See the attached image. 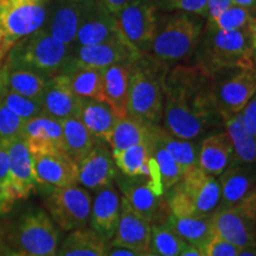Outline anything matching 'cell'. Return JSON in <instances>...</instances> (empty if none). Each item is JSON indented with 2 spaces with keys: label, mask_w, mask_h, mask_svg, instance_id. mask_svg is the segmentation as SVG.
I'll list each match as a JSON object with an SVG mask.
<instances>
[{
  "label": "cell",
  "mask_w": 256,
  "mask_h": 256,
  "mask_svg": "<svg viewBox=\"0 0 256 256\" xmlns=\"http://www.w3.org/2000/svg\"><path fill=\"white\" fill-rule=\"evenodd\" d=\"M215 75L200 64L177 66L166 74L164 128L184 140H196L222 124L216 98Z\"/></svg>",
  "instance_id": "1"
},
{
  "label": "cell",
  "mask_w": 256,
  "mask_h": 256,
  "mask_svg": "<svg viewBox=\"0 0 256 256\" xmlns=\"http://www.w3.org/2000/svg\"><path fill=\"white\" fill-rule=\"evenodd\" d=\"M197 48V64L212 75L256 66V57L248 28L223 31L206 24Z\"/></svg>",
  "instance_id": "2"
},
{
  "label": "cell",
  "mask_w": 256,
  "mask_h": 256,
  "mask_svg": "<svg viewBox=\"0 0 256 256\" xmlns=\"http://www.w3.org/2000/svg\"><path fill=\"white\" fill-rule=\"evenodd\" d=\"M165 62L145 54L130 68L128 116L148 124H160L164 110Z\"/></svg>",
  "instance_id": "3"
},
{
  "label": "cell",
  "mask_w": 256,
  "mask_h": 256,
  "mask_svg": "<svg viewBox=\"0 0 256 256\" xmlns=\"http://www.w3.org/2000/svg\"><path fill=\"white\" fill-rule=\"evenodd\" d=\"M72 49V46L56 40L46 28H40L11 48L4 66L8 70H28L50 78L62 72Z\"/></svg>",
  "instance_id": "4"
},
{
  "label": "cell",
  "mask_w": 256,
  "mask_h": 256,
  "mask_svg": "<svg viewBox=\"0 0 256 256\" xmlns=\"http://www.w3.org/2000/svg\"><path fill=\"white\" fill-rule=\"evenodd\" d=\"M203 22L200 16L177 12L158 28L151 51L162 62H178L190 57L203 36Z\"/></svg>",
  "instance_id": "5"
},
{
  "label": "cell",
  "mask_w": 256,
  "mask_h": 256,
  "mask_svg": "<svg viewBox=\"0 0 256 256\" xmlns=\"http://www.w3.org/2000/svg\"><path fill=\"white\" fill-rule=\"evenodd\" d=\"M92 198L78 185L54 188L46 200L51 218L64 232L86 228L89 223Z\"/></svg>",
  "instance_id": "6"
},
{
  "label": "cell",
  "mask_w": 256,
  "mask_h": 256,
  "mask_svg": "<svg viewBox=\"0 0 256 256\" xmlns=\"http://www.w3.org/2000/svg\"><path fill=\"white\" fill-rule=\"evenodd\" d=\"M58 241V232L46 211L34 209L24 214L16 232L19 250L30 256H55Z\"/></svg>",
  "instance_id": "7"
},
{
  "label": "cell",
  "mask_w": 256,
  "mask_h": 256,
  "mask_svg": "<svg viewBox=\"0 0 256 256\" xmlns=\"http://www.w3.org/2000/svg\"><path fill=\"white\" fill-rule=\"evenodd\" d=\"M115 180L121 192V200L151 224L158 223L160 217H164V211L168 212L165 200L166 191L153 184L147 177L118 174Z\"/></svg>",
  "instance_id": "8"
},
{
  "label": "cell",
  "mask_w": 256,
  "mask_h": 256,
  "mask_svg": "<svg viewBox=\"0 0 256 256\" xmlns=\"http://www.w3.org/2000/svg\"><path fill=\"white\" fill-rule=\"evenodd\" d=\"M142 55V51L124 37L95 46H72L66 66L104 70L116 64L132 66Z\"/></svg>",
  "instance_id": "9"
},
{
  "label": "cell",
  "mask_w": 256,
  "mask_h": 256,
  "mask_svg": "<svg viewBox=\"0 0 256 256\" xmlns=\"http://www.w3.org/2000/svg\"><path fill=\"white\" fill-rule=\"evenodd\" d=\"M38 185L34 156L22 136L8 144V177L2 182L6 202L12 206L36 190Z\"/></svg>",
  "instance_id": "10"
},
{
  "label": "cell",
  "mask_w": 256,
  "mask_h": 256,
  "mask_svg": "<svg viewBox=\"0 0 256 256\" xmlns=\"http://www.w3.org/2000/svg\"><path fill=\"white\" fill-rule=\"evenodd\" d=\"M124 36L142 54L151 51L159 23L156 6L148 0H136L115 14Z\"/></svg>",
  "instance_id": "11"
},
{
  "label": "cell",
  "mask_w": 256,
  "mask_h": 256,
  "mask_svg": "<svg viewBox=\"0 0 256 256\" xmlns=\"http://www.w3.org/2000/svg\"><path fill=\"white\" fill-rule=\"evenodd\" d=\"M46 18L48 12L43 2L16 4L10 0H0V28L14 44L43 28Z\"/></svg>",
  "instance_id": "12"
},
{
  "label": "cell",
  "mask_w": 256,
  "mask_h": 256,
  "mask_svg": "<svg viewBox=\"0 0 256 256\" xmlns=\"http://www.w3.org/2000/svg\"><path fill=\"white\" fill-rule=\"evenodd\" d=\"M116 18L98 0H90L72 46H87L124 38Z\"/></svg>",
  "instance_id": "13"
},
{
  "label": "cell",
  "mask_w": 256,
  "mask_h": 256,
  "mask_svg": "<svg viewBox=\"0 0 256 256\" xmlns=\"http://www.w3.org/2000/svg\"><path fill=\"white\" fill-rule=\"evenodd\" d=\"M82 100L69 87L66 76L58 74L48 80L42 92V114L58 121L78 118Z\"/></svg>",
  "instance_id": "14"
},
{
  "label": "cell",
  "mask_w": 256,
  "mask_h": 256,
  "mask_svg": "<svg viewBox=\"0 0 256 256\" xmlns=\"http://www.w3.org/2000/svg\"><path fill=\"white\" fill-rule=\"evenodd\" d=\"M78 184L89 190L101 188L113 185L118 176L112 152L108 151L104 142H98L94 148L78 162Z\"/></svg>",
  "instance_id": "15"
},
{
  "label": "cell",
  "mask_w": 256,
  "mask_h": 256,
  "mask_svg": "<svg viewBox=\"0 0 256 256\" xmlns=\"http://www.w3.org/2000/svg\"><path fill=\"white\" fill-rule=\"evenodd\" d=\"M34 156L38 184L66 188L78 184V165L64 151H52Z\"/></svg>",
  "instance_id": "16"
},
{
  "label": "cell",
  "mask_w": 256,
  "mask_h": 256,
  "mask_svg": "<svg viewBox=\"0 0 256 256\" xmlns=\"http://www.w3.org/2000/svg\"><path fill=\"white\" fill-rule=\"evenodd\" d=\"M89 2L90 0H57L43 28L56 40L72 46Z\"/></svg>",
  "instance_id": "17"
},
{
  "label": "cell",
  "mask_w": 256,
  "mask_h": 256,
  "mask_svg": "<svg viewBox=\"0 0 256 256\" xmlns=\"http://www.w3.org/2000/svg\"><path fill=\"white\" fill-rule=\"evenodd\" d=\"M151 243V223L121 200V211L110 247L127 248L138 252H146Z\"/></svg>",
  "instance_id": "18"
},
{
  "label": "cell",
  "mask_w": 256,
  "mask_h": 256,
  "mask_svg": "<svg viewBox=\"0 0 256 256\" xmlns=\"http://www.w3.org/2000/svg\"><path fill=\"white\" fill-rule=\"evenodd\" d=\"M112 156L121 174L127 177H147L153 184L165 190L158 164L153 158L151 142L130 146L122 151H112Z\"/></svg>",
  "instance_id": "19"
},
{
  "label": "cell",
  "mask_w": 256,
  "mask_h": 256,
  "mask_svg": "<svg viewBox=\"0 0 256 256\" xmlns=\"http://www.w3.org/2000/svg\"><path fill=\"white\" fill-rule=\"evenodd\" d=\"M256 94V66L236 70L232 78L216 89L220 110L226 113H242L248 102Z\"/></svg>",
  "instance_id": "20"
},
{
  "label": "cell",
  "mask_w": 256,
  "mask_h": 256,
  "mask_svg": "<svg viewBox=\"0 0 256 256\" xmlns=\"http://www.w3.org/2000/svg\"><path fill=\"white\" fill-rule=\"evenodd\" d=\"M121 211V197L113 185L101 188L92 198L90 223L92 230L104 241L110 243L113 238Z\"/></svg>",
  "instance_id": "21"
},
{
  "label": "cell",
  "mask_w": 256,
  "mask_h": 256,
  "mask_svg": "<svg viewBox=\"0 0 256 256\" xmlns=\"http://www.w3.org/2000/svg\"><path fill=\"white\" fill-rule=\"evenodd\" d=\"M22 138L32 156L63 150V130L60 121L46 115H38L24 124Z\"/></svg>",
  "instance_id": "22"
},
{
  "label": "cell",
  "mask_w": 256,
  "mask_h": 256,
  "mask_svg": "<svg viewBox=\"0 0 256 256\" xmlns=\"http://www.w3.org/2000/svg\"><path fill=\"white\" fill-rule=\"evenodd\" d=\"M180 184L190 197L198 216L211 215L218 209L220 188L216 177L197 168L185 174Z\"/></svg>",
  "instance_id": "23"
},
{
  "label": "cell",
  "mask_w": 256,
  "mask_h": 256,
  "mask_svg": "<svg viewBox=\"0 0 256 256\" xmlns=\"http://www.w3.org/2000/svg\"><path fill=\"white\" fill-rule=\"evenodd\" d=\"M217 179L220 188L218 209L235 208L256 186V164L232 162Z\"/></svg>",
  "instance_id": "24"
},
{
  "label": "cell",
  "mask_w": 256,
  "mask_h": 256,
  "mask_svg": "<svg viewBox=\"0 0 256 256\" xmlns=\"http://www.w3.org/2000/svg\"><path fill=\"white\" fill-rule=\"evenodd\" d=\"M210 218L212 238L232 243L240 249L256 247V240L248 223L236 208L217 209Z\"/></svg>",
  "instance_id": "25"
},
{
  "label": "cell",
  "mask_w": 256,
  "mask_h": 256,
  "mask_svg": "<svg viewBox=\"0 0 256 256\" xmlns=\"http://www.w3.org/2000/svg\"><path fill=\"white\" fill-rule=\"evenodd\" d=\"M232 144L226 132L210 134L200 147L198 168L217 178L232 164Z\"/></svg>",
  "instance_id": "26"
},
{
  "label": "cell",
  "mask_w": 256,
  "mask_h": 256,
  "mask_svg": "<svg viewBox=\"0 0 256 256\" xmlns=\"http://www.w3.org/2000/svg\"><path fill=\"white\" fill-rule=\"evenodd\" d=\"M223 126L232 144V162L256 164V138L246 126L242 113L232 114L220 110Z\"/></svg>",
  "instance_id": "27"
},
{
  "label": "cell",
  "mask_w": 256,
  "mask_h": 256,
  "mask_svg": "<svg viewBox=\"0 0 256 256\" xmlns=\"http://www.w3.org/2000/svg\"><path fill=\"white\" fill-rule=\"evenodd\" d=\"M130 68L127 64H116L102 70L104 98L110 106L119 119L128 116V89H130Z\"/></svg>",
  "instance_id": "28"
},
{
  "label": "cell",
  "mask_w": 256,
  "mask_h": 256,
  "mask_svg": "<svg viewBox=\"0 0 256 256\" xmlns=\"http://www.w3.org/2000/svg\"><path fill=\"white\" fill-rule=\"evenodd\" d=\"M151 136L174 156L180 168L183 176L198 168L200 147L192 140H184L168 133L160 124H152Z\"/></svg>",
  "instance_id": "29"
},
{
  "label": "cell",
  "mask_w": 256,
  "mask_h": 256,
  "mask_svg": "<svg viewBox=\"0 0 256 256\" xmlns=\"http://www.w3.org/2000/svg\"><path fill=\"white\" fill-rule=\"evenodd\" d=\"M210 216L211 215L177 217L168 212L165 220L162 223L168 226L188 244L203 250L208 242L212 238Z\"/></svg>",
  "instance_id": "30"
},
{
  "label": "cell",
  "mask_w": 256,
  "mask_h": 256,
  "mask_svg": "<svg viewBox=\"0 0 256 256\" xmlns=\"http://www.w3.org/2000/svg\"><path fill=\"white\" fill-rule=\"evenodd\" d=\"M78 119L96 139L107 142L119 118L106 102L83 98Z\"/></svg>",
  "instance_id": "31"
},
{
  "label": "cell",
  "mask_w": 256,
  "mask_h": 256,
  "mask_svg": "<svg viewBox=\"0 0 256 256\" xmlns=\"http://www.w3.org/2000/svg\"><path fill=\"white\" fill-rule=\"evenodd\" d=\"M110 247L94 230L76 229L64 240L55 256H108Z\"/></svg>",
  "instance_id": "32"
},
{
  "label": "cell",
  "mask_w": 256,
  "mask_h": 256,
  "mask_svg": "<svg viewBox=\"0 0 256 256\" xmlns=\"http://www.w3.org/2000/svg\"><path fill=\"white\" fill-rule=\"evenodd\" d=\"M63 150L76 164L94 148L98 139L89 132L78 118L62 120Z\"/></svg>",
  "instance_id": "33"
},
{
  "label": "cell",
  "mask_w": 256,
  "mask_h": 256,
  "mask_svg": "<svg viewBox=\"0 0 256 256\" xmlns=\"http://www.w3.org/2000/svg\"><path fill=\"white\" fill-rule=\"evenodd\" d=\"M60 74L66 76L69 87L80 98L104 102L102 70L66 66Z\"/></svg>",
  "instance_id": "34"
},
{
  "label": "cell",
  "mask_w": 256,
  "mask_h": 256,
  "mask_svg": "<svg viewBox=\"0 0 256 256\" xmlns=\"http://www.w3.org/2000/svg\"><path fill=\"white\" fill-rule=\"evenodd\" d=\"M152 124L126 116L118 120L112 130L107 144H110L112 151H122L128 147L151 142Z\"/></svg>",
  "instance_id": "35"
},
{
  "label": "cell",
  "mask_w": 256,
  "mask_h": 256,
  "mask_svg": "<svg viewBox=\"0 0 256 256\" xmlns=\"http://www.w3.org/2000/svg\"><path fill=\"white\" fill-rule=\"evenodd\" d=\"M46 81L48 78L28 70H8V88L10 92H14L16 94L40 101Z\"/></svg>",
  "instance_id": "36"
},
{
  "label": "cell",
  "mask_w": 256,
  "mask_h": 256,
  "mask_svg": "<svg viewBox=\"0 0 256 256\" xmlns=\"http://www.w3.org/2000/svg\"><path fill=\"white\" fill-rule=\"evenodd\" d=\"M186 247L188 243L164 223L151 224L150 250L159 256H179Z\"/></svg>",
  "instance_id": "37"
},
{
  "label": "cell",
  "mask_w": 256,
  "mask_h": 256,
  "mask_svg": "<svg viewBox=\"0 0 256 256\" xmlns=\"http://www.w3.org/2000/svg\"><path fill=\"white\" fill-rule=\"evenodd\" d=\"M151 146H152V154L158 164L160 176H162V184H164L165 190L174 186L179 183L183 178V172L177 164L174 156L166 151V150L158 142H154L151 136Z\"/></svg>",
  "instance_id": "38"
},
{
  "label": "cell",
  "mask_w": 256,
  "mask_h": 256,
  "mask_svg": "<svg viewBox=\"0 0 256 256\" xmlns=\"http://www.w3.org/2000/svg\"><path fill=\"white\" fill-rule=\"evenodd\" d=\"M252 10L242 8V6L232 5L226 11H223L215 20H208L206 24H210L217 30L234 31L247 28L252 20Z\"/></svg>",
  "instance_id": "39"
},
{
  "label": "cell",
  "mask_w": 256,
  "mask_h": 256,
  "mask_svg": "<svg viewBox=\"0 0 256 256\" xmlns=\"http://www.w3.org/2000/svg\"><path fill=\"white\" fill-rule=\"evenodd\" d=\"M2 102L10 110L20 118L24 122L42 114V104L40 100L25 98V96L16 94L14 92H10L8 89Z\"/></svg>",
  "instance_id": "40"
},
{
  "label": "cell",
  "mask_w": 256,
  "mask_h": 256,
  "mask_svg": "<svg viewBox=\"0 0 256 256\" xmlns=\"http://www.w3.org/2000/svg\"><path fill=\"white\" fill-rule=\"evenodd\" d=\"M24 121L0 101V145H8L22 136Z\"/></svg>",
  "instance_id": "41"
},
{
  "label": "cell",
  "mask_w": 256,
  "mask_h": 256,
  "mask_svg": "<svg viewBox=\"0 0 256 256\" xmlns=\"http://www.w3.org/2000/svg\"><path fill=\"white\" fill-rule=\"evenodd\" d=\"M235 208L244 217L256 240V186Z\"/></svg>",
  "instance_id": "42"
},
{
  "label": "cell",
  "mask_w": 256,
  "mask_h": 256,
  "mask_svg": "<svg viewBox=\"0 0 256 256\" xmlns=\"http://www.w3.org/2000/svg\"><path fill=\"white\" fill-rule=\"evenodd\" d=\"M241 249L223 240L212 238L203 248V256H238Z\"/></svg>",
  "instance_id": "43"
},
{
  "label": "cell",
  "mask_w": 256,
  "mask_h": 256,
  "mask_svg": "<svg viewBox=\"0 0 256 256\" xmlns=\"http://www.w3.org/2000/svg\"><path fill=\"white\" fill-rule=\"evenodd\" d=\"M166 6L170 10H178L180 12L206 17L208 0H171L166 2Z\"/></svg>",
  "instance_id": "44"
},
{
  "label": "cell",
  "mask_w": 256,
  "mask_h": 256,
  "mask_svg": "<svg viewBox=\"0 0 256 256\" xmlns=\"http://www.w3.org/2000/svg\"><path fill=\"white\" fill-rule=\"evenodd\" d=\"M242 116L244 120L246 126L250 130V133L256 138V94L248 102L244 110H242Z\"/></svg>",
  "instance_id": "45"
},
{
  "label": "cell",
  "mask_w": 256,
  "mask_h": 256,
  "mask_svg": "<svg viewBox=\"0 0 256 256\" xmlns=\"http://www.w3.org/2000/svg\"><path fill=\"white\" fill-rule=\"evenodd\" d=\"M234 5L232 0H208L206 18L208 20H215L226 8Z\"/></svg>",
  "instance_id": "46"
},
{
  "label": "cell",
  "mask_w": 256,
  "mask_h": 256,
  "mask_svg": "<svg viewBox=\"0 0 256 256\" xmlns=\"http://www.w3.org/2000/svg\"><path fill=\"white\" fill-rule=\"evenodd\" d=\"M102 5L104 6L112 14H118L120 11L126 8V6L130 5L132 2H136V0H98Z\"/></svg>",
  "instance_id": "47"
},
{
  "label": "cell",
  "mask_w": 256,
  "mask_h": 256,
  "mask_svg": "<svg viewBox=\"0 0 256 256\" xmlns=\"http://www.w3.org/2000/svg\"><path fill=\"white\" fill-rule=\"evenodd\" d=\"M8 177V145H0V183Z\"/></svg>",
  "instance_id": "48"
},
{
  "label": "cell",
  "mask_w": 256,
  "mask_h": 256,
  "mask_svg": "<svg viewBox=\"0 0 256 256\" xmlns=\"http://www.w3.org/2000/svg\"><path fill=\"white\" fill-rule=\"evenodd\" d=\"M14 46V43H12L10 40V38L6 36V34L2 31V28H0V62L8 56V51L11 50V48Z\"/></svg>",
  "instance_id": "49"
},
{
  "label": "cell",
  "mask_w": 256,
  "mask_h": 256,
  "mask_svg": "<svg viewBox=\"0 0 256 256\" xmlns=\"http://www.w3.org/2000/svg\"><path fill=\"white\" fill-rule=\"evenodd\" d=\"M8 70L6 66H2L0 68V101L2 100L4 95L8 92Z\"/></svg>",
  "instance_id": "50"
},
{
  "label": "cell",
  "mask_w": 256,
  "mask_h": 256,
  "mask_svg": "<svg viewBox=\"0 0 256 256\" xmlns=\"http://www.w3.org/2000/svg\"><path fill=\"white\" fill-rule=\"evenodd\" d=\"M249 34H250L252 37V49H254V54L256 57V8L252 10V20L249 23Z\"/></svg>",
  "instance_id": "51"
},
{
  "label": "cell",
  "mask_w": 256,
  "mask_h": 256,
  "mask_svg": "<svg viewBox=\"0 0 256 256\" xmlns=\"http://www.w3.org/2000/svg\"><path fill=\"white\" fill-rule=\"evenodd\" d=\"M108 256H139V254L127 248L112 247L110 250L108 252Z\"/></svg>",
  "instance_id": "52"
},
{
  "label": "cell",
  "mask_w": 256,
  "mask_h": 256,
  "mask_svg": "<svg viewBox=\"0 0 256 256\" xmlns=\"http://www.w3.org/2000/svg\"><path fill=\"white\" fill-rule=\"evenodd\" d=\"M179 256H203V252H202L200 249L194 247V246L188 244V247L184 249V252Z\"/></svg>",
  "instance_id": "53"
},
{
  "label": "cell",
  "mask_w": 256,
  "mask_h": 256,
  "mask_svg": "<svg viewBox=\"0 0 256 256\" xmlns=\"http://www.w3.org/2000/svg\"><path fill=\"white\" fill-rule=\"evenodd\" d=\"M232 4L249 10L256 8V0H232Z\"/></svg>",
  "instance_id": "54"
},
{
  "label": "cell",
  "mask_w": 256,
  "mask_h": 256,
  "mask_svg": "<svg viewBox=\"0 0 256 256\" xmlns=\"http://www.w3.org/2000/svg\"><path fill=\"white\" fill-rule=\"evenodd\" d=\"M8 202H6V197H5V192H4V188H2V183H0V212H5L10 209Z\"/></svg>",
  "instance_id": "55"
},
{
  "label": "cell",
  "mask_w": 256,
  "mask_h": 256,
  "mask_svg": "<svg viewBox=\"0 0 256 256\" xmlns=\"http://www.w3.org/2000/svg\"><path fill=\"white\" fill-rule=\"evenodd\" d=\"M0 256H30V255L25 254V252L22 250H8V249H5L4 252H0Z\"/></svg>",
  "instance_id": "56"
},
{
  "label": "cell",
  "mask_w": 256,
  "mask_h": 256,
  "mask_svg": "<svg viewBox=\"0 0 256 256\" xmlns=\"http://www.w3.org/2000/svg\"><path fill=\"white\" fill-rule=\"evenodd\" d=\"M238 256H256V247L241 249Z\"/></svg>",
  "instance_id": "57"
},
{
  "label": "cell",
  "mask_w": 256,
  "mask_h": 256,
  "mask_svg": "<svg viewBox=\"0 0 256 256\" xmlns=\"http://www.w3.org/2000/svg\"><path fill=\"white\" fill-rule=\"evenodd\" d=\"M10 2H16V4H36V2H40L43 0H10Z\"/></svg>",
  "instance_id": "58"
},
{
  "label": "cell",
  "mask_w": 256,
  "mask_h": 256,
  "mask_svg": "<svg viewBox=\"0 0 256 256\" xmlns=\"http://www.w3.org/2000/svg\"><path fill=\"white\" fill-rule=\"evenodd\" d=\"M139 256H159V255H156V252H153L152 250H150V249H148V250L140 252Z\"/></svg>",
  "instance_id": "59"
},
{
  "label": "cell",
  "mask_w": 256,
  "mask_h": 256,
  "mask_svg": "<svg viewBox=\"0 0 256 256\" xmlns=\"http://www.w3.org/2000/svg\"><path fill=\"white\" fill-rule=\"evenodd\" d=\"M165 2H171V0H165Z\"/></svg>",
  "instance_id": "60"
}]
</instances>
